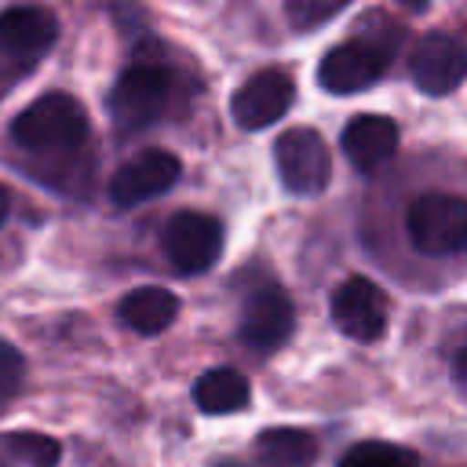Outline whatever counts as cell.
Instances as JSON below:
<instances>
[{"instance_id":"ba28073f","label":"cell","mask_w":467,"mask_h":467,"mask_svg":"<svg viewBox=\"0 0 467 467\" xmlns=\"http://www.w3.org/2000/svg\"><path fill=\"white\" fill-rule=\"evenodd\" d=\"M179 157L168 153V150H142L135 153L128 164L117 168L113 182H109V197L117 208H135V204H146L161 193H168L175 182H179Z\"/></svg>"},{"instance_id":"2e32d148","label":"cell","mask_w":467,"mask_h":467,"mask_svg":"<svg viewBox=\"0 0 467 467\" xmlns=\"http://www.w3.org/2000/svg\"><path fill=\"white\" fill-rule=\"evenodd\" d=\"M193 401L208 416H226L248 405V379L237 368H208L193 383Z\"/></svg>"},{"instance_id":"8fae6325","label":"cell","mask_w":467,"mask_h":467,"mask_svg":"<svg viewBox=\"0 0 467 467\" xmlns=\"http://www.w3.org/2000/svg\"><path fill=\"white\" fill-rule=\"evenodd\" d=\"M409 73L423 95H449L467 77V47L449 33H427L412 47Z\"/></svg>"},{"instance_id":"9c48e42d","label":"cell","mask_w":467,"mask_h":467,"mask_svg":"<svg viewBox=\"0 0 467 467\" xmlns=\"http://www.w3.org/2000/svg\"><path fill=\"white\" fill-rule=\"evenodd\" d=\"M296 306L277 285H259L241 303V343L252 350H274L292 336Z\"/></svg>"},{"instance_id":"ffe728a7","label":"cell","mask_w":467,"mask_h":467,"mask_svg":"<svg viewBox=\"0 0 467 467\" xmlns=\"http://www.w3.org/2000/svg\"><path fill=\"white\" fill-rule=\"evenodd\" d=\"M22 376H26V361L11 343H0V409L22 390Z\"/></svg>"},{"instance_id":"7a4b0ae2","label":"cell","mask_w":467,"mask_h":467,"mask_svg":"<svg viewBox=\"0 0 467 467\" xmlns=\"http://www.w3.org/2000/svg\"><path fill=\"white\" fill-rule=\"evenodd\" d=\"M405 230L416 252L452 255L467 248V201L452 193H423L409 204Z\"/></svg>"},{"instance_id":"d6986e66","label":"cell","mask_w":467,"mask_h":467,"mask_svg":"<svg viewBox=\"0 0 467 467\" xmlns=\"http://www.w3.org/2000/svg\"><path fill=\"white\" fill-rule=\"evenodd\" d=\"M350 0H285V15H288V26L306 33V29H317L325 22H332Z\"/></svg>"},{"instance_id":"7c38bea8","label":"cell","mask_w":467,"mask_h":467,"mask_svg":"<svg viewBox=\"0 0 467 467\" xmlns=\"http://www.w3.org/2000/svg\"><path fill=\"white\" fill-rule=\"evenodd\" d=\"M383 69H387V47H379L372 40H347L321 58L317 80L332 95H354V91H365L368 84H376L383 77Z\"/></svg>"},{"instance_id":"3957f363","label":"cell","mask_w":467,"mask_h":467,"mask_svg":"<svg viewBox=\"0 0 467 467\" xmlns=\"http://www.w3.org/2000/svg\"><path fill=\"white\" fill-rule=\"evenodd\" d=\"M168 95H171L168 69L150 66V62L128 66L109 91V117H113L117 131L131 135V131H142L146 124H153L164 113Z\"/></svg>"},{"instance_id":"9a60e30c","label":"cell","mask_w":467,"mask_h":467,"mask_svg":"<svg viewBox=\"0 0 467 467\" xmlns=\"http://www.w3.org/2000/svg\"><path fill=\"white\" fill-rule=\"evenodd\" d=\"M252 452L259 467H310L317 460V438L299 427H266L255 434Z\"/></svg>"},{"instance_id":"ac0fdd59","label":"cell","mask_w":467,"mask_h":467,"mask_svg":"<svg viewBox=\"0 0 467 467\" xmlns=\"http://www.w3.org/2000/svg\"><path fill=\"white\" fill-rule=\"evenodd\" d=\"M339 467H420V460L412 449L390 441H358L343 452Z\"/></svg>"},{"instance_id":"30bf717a","label":"cell","mask_w":467,"mask_h":467,"mask_svg":"<svg viewBox=\"0 0 467 467\" xmlns=\"http://www.w3.org/2000/svg\"><path fill=\"white\" fill-rule=\"evenodd\" d=\"M296 99V84L288 73L281 69H263V73H252L230 99V113L234 120L244 128V131H259V128H270L274 120H281L288 113Z\"/></svg>"},{"instance_id":"8992f818","label":"cell","mask_w":467,"mask_h":467,"mask_svg":"<svg viewBox=\"0 0 467 467\" xmlns=\"http://www.w3.org/2000/svg\"><path fill=\"white\" fill-rule=\"evenodd\" d=\"M55 36H58V22L51 18L47 7H36V4L7 7L0 15V66H11V69L33 66L40 55H47Z\"/></svg>"},{"instance_id":"7402d4cb","label":"cell","mask_w":467,"mask_h":467,"mask_svg":"<svg viewBox=\"0 0 467 467\" xmlns=\"http://www.w3.org/2000/svg\"><path fill=\"white\" fill-rule=\"evenodd\" d=\"M394 4H401L405 11H423V7L431 4V0H394Z\"/></svg>"},{"instance_id":"e0dca14e","label":"cell","mask_w":467,"mask_h":467,"mask_svg":"<svg viewBox=\"0 0 467 467\" xmlns=\"http://www.w3.org/2000/svg\"><path fill=\"white\" fill-rule=\"evenodd\" d=\"M0 449L29 467H58V460H62V445L36 431H7V434H0Z\"/></svg>"},{"instance_id":"52a82bcc","label":"cell","mask_w":467,"mask_h":467,"mask_svg":"<svg viewBox=\"0 0 467 467\" xmlns=\"http://www.w3.org/2000/svg\"><path fill=\"white\" fill-rule=\"evenodd\" d=\"M387 292L368 277H347L332 292V321L343 336L358 343H372L387 332Z\"/></svg>"},{"instance_id":"5b68a950","label":"cell","mask_w":467,"mask_h":467,"mask_svg":"<svg viewBox=\"0 0 467 467\" xmlns=\"http://www.w3.org/2000/svg\"><path fill=\"white\" fill-rule=\"evenodd\" d=\"M223 252V223L204 212H179L164 226V255L179 274H204Z\"/></svg>"},{"instance_id":"277c9868","label":"cell","mask_w":467,"mask_h":467,"mask_svg":"<svg viewBox=\"0 0 467 467\" xmlns=\"http://www.w3.org/2000/svg\"><path fill=\"white\" fill-rule=\"evenodd\" d=\"M274 164H277V175H281L285 190L299 193V197L321 193L328 186V175H332L328 146L314 128H288L285 135H277Z\"/></svg>"},{"instance_id":"6da1fadb","label":"cell","mask_w":467,"mask_h":467,"mask_svg":"<svg viewBox=\"0 0 467 467\" xmlns=\"http://www.w3.org/2000/svg\"><path fill=\"white\" fill-rule=\"evenodd\" d=\"M11 139L29 153H73L88 139V113L73 95L51 91L15 117Z\"/></svg>"},{"instance_id":"603a6c76","label":"cell","mask_w":467,"mask_h":467,"mask_svg":"<svg viewBox=\"0 0 467 467\" xmlns=\"http://www.w3.org/2000/svg\"><path fill=\"white\" fill-rule=\"evenodd\" d=\"M219 467H234V463H219Z\"/></svg>"},{"instance_id":"5bb4252c","label":"cell","mask_w":467,"mask_h":467,"mask_svg":"<svg viewBox=\"0 0 467 467\" xmlns=\"http://www.w3.org/2000/svg\"><path fill=\"white\" fill-rule=\"evenodd\" d=\"M117 314H120V321H124L131 332H139V336H157V332H164V328L175 321L179 299H175L168 288L146 285V288H131V292L120 299Z\"/></svg>"},{"instance_id":"4fadbf2b","label":"cell","mask_w":467,"mask_h":467,"mask_svg":"<svg viewBox=\"0 0 467 467\" xmlns=\"http://www.w3.org/2000/svg\"><path fill=\"white\" fill-rule=\"evenodd\" d=\"M398 150V124L379 113H361L343 128V153L358 171L383 168Z\"/></svg>"},{"instance_id":"44dd1931","label":"cell","mask_w":467,"mask_h":467,"mask_svg":"<svg viewBox=\"0 0 467 467\" xmlns=\"http://www.w3.org/2000/svg\"><path fill=\"white\" fill-rule=\"evenodd\" d=\"M7 208H11V193L0 186V226H4V219H7Z\"/></svg>"}]
</instances>
